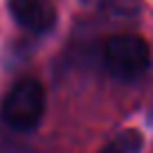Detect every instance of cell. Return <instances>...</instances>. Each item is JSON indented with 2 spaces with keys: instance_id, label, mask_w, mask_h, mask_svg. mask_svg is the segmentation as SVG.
Instances as JSON below:
<instances>
[{
  "instance_id": "obj_1",
  "label": "cell",
  "mask_w": 153,
  "mask_h": 153,
  "mask_svg": "<svg viewBox=\"0 0 153 153\" xmlns=\"http://www.w3.org/2000/svg\"><path fill=\"white\" fill-rule=\"evenodd\" d=\"M101 61L110 76L117 81H137L151 65V48L137 34H115L104 43Z\"/></svg>"
},
{
  "instance_id": "obj_5",
  "label": "cell",
  "mask_w": 153,
  "mask_h": 153,
  "mask_svg": "<svg viewBox=\"0 0 153 153\" xmlns=\"http://www.w3.org/2000/svg\"><path fill=\"white\" fill-rule=\"evenodd\" d=\"M142 149H144V135L137 128H124L99 153H142Z\"/></svg>"
},
{
  "instance_id": "obj_2",
  "label": "cell",
  "mask_w": 153,
  "mask_h": 153,
  "mask_svg": "<svg viewBox=\"0 0 153 153\" xmlns=\"http://www.w3.org/2000/svg\"><path fill=\"white\" fill-rule=\"evenodd\" d=\"M45 90L36 79H20L2 99L0 115L9 128L18 133L34 131L45 115Z\"/></svg>"
},
{
  "instance_id": "obj_3",
  "label": "cell",
  "mask_w": 153,
  "mask_h": 153,
  "mask_svg": "<svg viewBox=\"0 0 153 153\" xmlns=\"http://www.w3.org/2000/svg\"><path fill=\"white\" fill-rule=\"evenodd\" d=\"M9 14L23 29L48 34L56 25V11L48 0H9Z\"/></svg>"
},
{
  "instance_id": "obj_6",
  "label": "cell",
  "mask_w": 153,
  "mask_h": 153,
  "mask_svg": "<svg viewBox=\"0 0 153 153\" xmlns=\"http://www.w3.org/2000/svg\"><path fill=\"white\" fill-rule=\"evenodd\" d=\"M149 117H151V122H153V106H151V113H149Z\"/></svg>"
},
{
  "instance_id": "obj_4",
  "label": "cell",
  "mask_w": 153,
  "mask_h": 153,
  "mask_svg": "<svg viewBox=\"0 0 153 153\" xmlns=\"http://www.w3.org/2000/svg\"><path fill=\"white\" fill-rule=\"evenodd\" d=\"M83 2L92 7L97 14L113 20H131L142 11L140 0H83Z\"/></svg>"
}]
</instances>
